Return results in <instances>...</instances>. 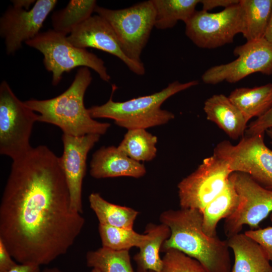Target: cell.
<instances>
[{"mask_svg": "<svg viewBox=\"0 0 272 272\" xmlns=\"http://www.w3.org/2000/svg\"><path fill=\"white\" fill-rule=\"evenodd\" d=\"M145 233L147 239L139 248V252L134 256L138 265V272L151 270L160 272L163 264L160 256L162 246L170 235V228L165 224H150Z\"/></svg>", "mask_w": 272, "mask_h": 272, "instance_id": "cell-19", "label": "cell"}, {"mask_svg": "<svg viewBox=\"0 0 272 272\" xmlns=\"http://www.w3.org/2000/svg\"><path fill=\"white\" fill-rule=\"evenodd\" d=\"M25 43L43 54L44 65L52 73L54 86L60 82L64 73L77 67L91 69L105 82H109L111 79L101 58L86 49L74 46L67 40V36L53 29L40 32Z\"/></svg>", "mask_w": 272, "mask_h": 272, "instance_id": "cell-5", "label": "cell"}, {"mask_svg": "<svg viewBox=\"0 0 272 272\" xmlns=\"http://www.w3.org/2000/svg\"><path fill=\"white\" fill-rule=\"evenodd\" d=\"M160 272H207L196 259L175 249L165 251Z\"/></svg>", "mask_w": 272, "mask_h": 272, "instance_id": "cell-29", "label": "cell"}, {"mask_svg": "<svg viewBox=\"0 0 272 272\" xmlns=\"http://www.w3.org/2000/svg\"><path fill=\"white\" fill-rule=\"evenodd\" d=\"M270 128H272V106L247 126L246 135L265 133L266 130Z\"/></svg>", "mask_w": 272, "mask_h": 272, "instance_id": "cell-31", "label": "cell"}, {"mask_svg": "<svg viewBox=\"0 0 272 272\" xmlns=\"http://www.w3.org/2000/svg\"><path fill=\"white\" fill-rule=\"evenodd\" d=\"M227 242L234 255L231 272H272V265L262 248L244 233L228 238Z\"/></svg>", "mask_w": 272, "mask_h": 272, "instance_id": "cell-18", "label": "cell"}, {"mask_svg": "<svg viewBox=\"0 0 272 272\" xmlns=\"http://www.w3.org/2000/svg\"><path fill=\"white\" fill-rule=\"evenodd\" d=\"M157 142V137L146 129H132L127 130L117 148L137 162L150 161L156 156Z\"/></svg>", "mask_w": 272, "mask_h": 272, "instance_id": "cell-26", "label": "cell"}, {"mask_svg": "<svg viewBox=\"0 0 272 272\" xmlns=\"http://www.w3.org/2000/svg\"><path fill=\"white\" fill-rule=\"evenodd\" d=\"M97 6L94 0H71L62 9L53 13L51 23L54 31L65 36L92 16Z\"/></svg>", "mask_w": 272, "mask_h": 272, "instance_id": "cell-24", "label": "cell"}, {"mask_svg": "<svg viewBox=\"0 0 272 272\" xmlns=\"http://www.w3.org/2000/svg\"><path fill=\"white\" fill-rule=\"evenodd\" d=\"M90 208L94 212L99 224L133 229L134 222L139 212L134 209L108 202L96 192L89 196Z\"/></svg>", "mask_w": 272, "mask_h": 272, "instance_id": "cell-22", "label": "cell"}, {"mask_svg": "<svg viewBox=\"0 0 272 272\" xmlns=\"http://www.w3.org/2000/svg\"><path fill=\"white\" fill-rule=\"evenodd\" d=\"M146 272H155L154 271H151V270H149V271H146Z\"/></svg>", "mask_w": 272, "mask_h": 272, "instance_id": "cell-40", "label": "cell"}, {"mask_svg": "<svg viewBox=\"0 0 272 272\" xmlns=\"http://www.w3.org/2000/svg\"><path fill=\"white\" fill-rule=\"evenodd\" d=\"M17 264L13 259L4 242L0 239V272H8Z\"/></svg>", "mask_w": 272, "mask_h": 272, "instance_id": "cell-32", "label": "cell"}, {"mask_svg": "<svg viewBox=\"0 0 272 272\" xmlns=\"http://www.w3.org/2000/svg\"><path fill=\"white\" fill-rule=\"evenodd\" d=\"M56 0H37L29 10L9 6L0 18V35L7 54L15 53L22 43L40 33L44 22L55 7Z\"/></svg>", "mask_w": 272, "mask_h": 272, "instance_id": "cell-13", "label": "cell"}, {"mask_svg": "<svg viewBox=\"0 0 272 272\" xmlns=\"http://www.w3.org/2000/svg\"><path fill=\"white\" fill-rule=\"evenodd\" d=\"M244 12L242 35L247 41L264 38L272 13V0H240Z\"/></svg>", "mask_w": 272, "mask_h": 272, "instance_id": "cell-23", "label": "cell"}, {"mask_svg": "<svg viewBox=\"0 0 272 272\" xmlns=\"http://www.w3.org/2000/svg\"><path fill=\"white\" fill-rule=\"evenodd\" d=\"M244 233L261 246L272 263V226L250 229Z\"/></svg>", "mask_w": 272, "mask_h": 272, "instance_id": "cell-30", "label": "cell"}, {"mask_svg": "<svg viewBox=\"0 0 272 272\" xmlns=\"http://www.w3.org/2000/svg\"><path fill=\"white\" fill-rule=\"evenodd\" d=\"M185 24V34L195 45L215 48L232 43L237 34H242L244 12L240 1L218 13L196 10Z\"/></svg>", "mask_w": 272, "mask_h": 272, "instance_id": "cell-9", "label": "cell"}, {"mask_svg": "<svg viewBox=\"0 0 272 272\" xmlns=\"http://www.w3.org/2000/svg\"><path fill=\"white\" fill-rule=\"evenodd\" d=\"M203 110L208 120L215 123L230 138L244 137L247 121L240 110L224 94H215L207 99Z\"/></svg>", "mask_w": 272, "mask_h": 272, "instance_id": "cell-17", "label": "cell"}, {"mask_svg": "<svg viewBox=\"0 0 272 272\" xmlns=\"http://www.w3.org/2000/svg\"><path fill=\"white\" fill-rule=\"evenodd\" d=\"M71 207L59 157L40 145L13 161L0 204V239L15 261L39 266L65 254L85 224Z\"/></svg>", "mask_w": 272, "mask_h": 272, "instance_id": "cell-1", "label": "cell"}, {"mask_svg": "<svg viewBox=\"0 0 272 272\" xmlns=\"http://www.w3.org/2000/svg\"><path fill=\"white\" fill-rule=\"evenodd\" d=\"M38 114L14 94L6 81L0 85V153L13 161L32 149L30 139Z\"/></svg>", "mask_w": 272, "mask_h": 272, "instance_id": "cell-7", "label": "cell"}, {"mask_svg": "<svg viewBox=\"0 0 272 272\" xmlns=\"http://www.w3.org/2000/svg\"><path fill=\"white\" fill-rule=\"evenodd\" d=\"M41 272H62L61 270L56 267L46 268L42 270Z\"/></svg>", "mask_w": 272, "mask_h": 272, "instance_id": "cell-37", "label": "cell"}, {"mask_svg": "<svg viewBox=\"0 0 272 272\" xmlns=\"http://www.w3.org/2000/svg\"><path fill=\"white\" fill-rule=\"evenodd\" d=\"M230 179L239 195L240 202L236 211L225 219L224 230L229 238L240 233L244 225L251 229L270 214L272 221V190L259 184L247 174L233 172Z\"/></svg>", "mask_w": 272, "mask_h": 272, "instance_id": "cell-11", "label": "cell"}, {"mask_svg": "<svg viewBox=\"0 0 272 272\" xmlns=\"http://www.w3.org/2000/svg\"><path fill=\"white\" fill-rule=\"evenodd\" d=\"M264 134L245 135L236 145L223 141L216 145L213 154L226 161L233 172L247 174L272 190V150L264 143Z\"/></svg>", "mask_w": 272, "mask_h": 272, "instance_id": "cell-8", "label": "cell"}, {"mask_svg": "<svg viewBox=\"0 0 272 272\" xmlns=\"http://www.w3.org/2000/svg\"><path fill=\"white\" fill-rule=\"evenodd\" d=\"M240 0H200L202 5V10L208 12L217 7L228 8L237 4Z\"/></svg>", "mask_w": 272, "mask_h": 272, "instance_id": "cell-33", "label": "cell"}, {"mask_svg": "<svg viewBox=\"0 0 272 272\" xmlns=\"http://www.w3.org/2000/svg\"><path fill=\"white\" fill-rule=\"evenodd\" d=\"M269 139L270 140V144L272 145V128L266 130L265 132Z\"/></svg>", "mask_w": 272, "mask_h": 272, "instance_id": "cell-38", "label": "cell"}, {"mask_svg": "<svg viewBox=\"0 0 272 272\" xmlns=\"http://www.w3.org/2000/svg\"><path fill=\"white\" fill-rule=\"evenodd\" d=\"M91 272H101L100 271V270H99L98 269H96V268H92V270Z\"/></svg>", "mask_w": 272, "mask_h": 272, "instance_id": "cell-39", "label": "cell"}, {"mask_svg": "<svg viewBox=\"0 0 272 272\" xmlns=\"http://www.w3.org/2000/svg\"><path fill=\"white\" fill-rule=\"evenodd\" d=\"M228 97L248 122L252 118L261 116L272 106V83L236 88Z\"/></svg>", "mask_w": 272, "mask_h": 272, "instance_id": "cell-20", "label": "cell"}, {"mask_svg": "<svg viewBox=\"0 0 272 272\" xmlns=\"http://www.w3.org/2000/svg\"><path fill=\"white\" fill-rule=\"evenodd\" d=\"M92 81L89 69L81 67L70 86L61 94L49 99H31L24 103L32 110L40 113L38 121L55 125L63 134L102 135L107 132L110 124L94 119L84 105L85 94Z\"/></svg>", "mask_w": 272, "mask_h": 272, "instance_id": "cell-3", "label": "cell"}, {"mask_svg": "<svg viewBox=\"0 0 272 272\" xmlns=\"http://www.w3.org/2000/svg\"><path fill=\"white\" fill-rule=\"evenodd\" d=\"M240 202L239 195L229 178L224 190L209 203L202 211V229L211 237L218 236L217 227L222 219H226L237 210Z\"/></svg>", "mask_w": 272, "mask_h": 272, "instance_id": "cell-21", "label": "cell"}, {"mask_svg": "<svg viewBox=\"0 0 272 272\" xmlns=\"http://www.w3.org/2000/svg\"><path fill=\"white\" fill-rule=\"evenodd\" d=\"M264 38L272 44V13L264 34Z\"/></svg>", "mask_w": 272, "mask_h": 272, "instance_id": "cell-36", "label": "cell"}, {"mask_svg": "<svg viewBox=\"0 0 272 272\" xmlns=\"http://www.w3.org/2000/svg\"><path fill=\"white\" fill-rule=\"evenodd\" d=\"M100 135L89 134L73 136L62 134L63 151L59 157L70 193L72 208L83 213L82 184L86 171L88 154L97 143Z\"/></svg>", "mask_w": 272, "mask_h": 272, "instance_id": "cell-15", "label": "cell"}, {"mask_svg": "<svg viewBox=\"0 0 272 272\" xmlns=\"http://www.w3.org/2000/svg\"><path fill=\"white\" fill-rule=\"evenodd\" d=\"M67 39L77 47L94 48L117 57L137 75L142 76L145 73L144 63L132 60L124 53L112 27L97 14L91 16L76 27L67 36Z\"/></svg>", "mask_w": 272, "mask_h": 272, "instance_id": "cell-14", "label": "cell"}, {"mask_svg": "<svg viewBox=\"0 0 272 272\" xmlns=\"http://www.w3.org/2000/svg\"><path fill=\"white\" fill-rule=\"evenodd\" d=\"M170 230L161 251L177 249L197 260L207 272H231V260L227 240L211 237L202 229V213L195 209L169 210L160 216Z\"/></svg>", "mask_w": 272, "mask_h": 272, "instance_id": "cell-2", "label": "cell"}, {"mask_svg": "<svg viewBox=\"0 0 272 272\" xmlns=\"http://www.w3.org/2000/svg\"><path fill=\"white\" fill-rule=\"evenodd\" d=\"M90 174L96 179L117 177L139 178L146 173L144 165L129 158L114 146L103 147L92 156Z\"/></svg>", "mask_w": 272, "mask_h": 272, "instance_id": "cell-16", "label": "cell"}, {"mask_svg": "<svg viewBox=\"0 0 272 272\" xmlns=\"http://www.w3.org/2000/svg\"><path fill=\"white\" fill-rule=\"evenodd\" d=\"M98 230L102 247L115 250L139 248L147 239V235L141 234L133 229L119 228L99 224Z\"/></svg>", "mask_w": 272, "mask_h": 272, "instance_id": "cell-28", "label": "cell"}, {"mask_svg": "<svg viewBox=\"0 0 272 272\" xmlns=\"http://www.w3.org/2000/svg\"><path fill=\"white\" fill-rule=\"evenodd\" d=\"M233 173L226 161L213 154L178 184L180 208L203 211L220 194Z\"/></svg>", "mask_w": 272, "mask_h": 272, "instance_id": "cell-10", "label": "cell"}, {"mask_svg": "<svg viewBox=\"0 0 272 272\" xmlns=\"http://www.w3.org/2000/svg\"><path fill=\"white\" fill-rule=\"evenodd\" d=\"M198 84L196 80L186 83L175 81L160 91L123 102L113 100V94L117 88L113 85L109 100L102 105L93 106L88 110L93 118H110L117 125L127 130L147 129L166 124L173 119L174 114L162 109V104L174 95Z\"/></svg>", "mask_w": 272, "mask_h": 272, "instance_id": "cell-4", "label": "cell"}, {"mask_svg": "<svg viewBox=\"0 0 272 272\" xmlns=\"http://www.w3.org/2000/svg\"><path fill=\"white\" fill-rule=\"evenodd\" d=\"M233 53L237 56L235 60L207 70L201 77L203 82L212 85L223 81L235 83L255 73L272 75V44L264 38L236 46Z\"/></svg>", "mask_w": 272, "mask_h": 272, "instance_id": "cell-12", "label": "cell"}, {"mask_svg": "<svg viewBox=\"0 0 272 272\" xmlns=\"http://www.w3.org/2000/svg\"><path fill=\"white\" fill-rule=\"evenodd\" d=\"M40 266L32 264H18L8 272H41Z\"/></svg>", "mask_w": 272, "mask_h": 272, "instance_id": "cell-34", "label": "cell"}, {"mask_svg": "<svg viewBox=\"0 0 272 272\" xmlns=\"http://www.w3.org/2000/svg\"><path fill=\"white\" fill-rule=\"evenodd\" d=\"M14 7L29 10L30 7L36 2L34 0H13L11 1Z\"/></svg>", "mask_w": 272, "mask_h": 272, "instance_id": "cell-35", "label": "cell"}, {"mask_svg": "<svg viewBox=\"0 0 272 272\" xmlns=\"http://www.w3.org/2000/svg\"><path fill=\"white\" fill-rule=\"evenodd\" d=\"M158 29L173 28L179 21L186 23L195 12L200 0H152Z\"/></svg>", "mask_w": 272, "mask_h": 272, "instance_id": "cell-25", "label": "cell"}, {"mask_svg": "<svg viewBox=\"0 0 272 272\" xmlns=\"http://www.w3.org/2000/svg\"><path fill=\"white\" fill-rule=\"evenodd\" d=\"M86 259L88 266L101 272H134L128 250H115L102 247L88 251Z\"/></svg>", "mask_w": 272, "mask_h": 272, "instance_id": "cell-27", "label": "cell"}, {"mask_svg": "<svg viewBox=\"0 0 272 272\" xmlns=\"http://www.w3.org/2000/svg\"><path fill=\"white\" fill-rule=\"evenodd\" d=\"M94 12L112 27L124 53L132 60L142 62V52L155 25L156 12L152 0L119 10L97 5Z\"/></svg>", "mask_w": 272, "mask_h": 272, "instance_id": "cell-6", "label": "cell"}]
</instances>
